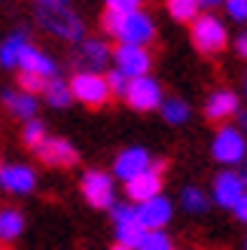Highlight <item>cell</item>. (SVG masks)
Returning <instances> with one entry per match:
<instances>
[{
	"mask_svg": "<svg viewBox=\"0 0 247 250\" xmlns=\"http://www.w3.org/2000/svg\"><path fill=\"white\" fill-rule=\"evenodd\" d=\"M244 92H247V80H244Z\"/></svg>",
	"mask_w": 247,
	"mask_h": 250,
	"instance_id": "39",
	"label": "cell"
},
{
	"mask_svg": "<svg viewBox=\"0 0 247 250\" xmlns=\"http://www.w3.org/2000/svg\"><path fill=\"white\" fill-rule=\"evenodd\" d=\"M159 110H162V116H165L168 125H186L189 116H192V110H189V104L183 101V98H165Z\"/></svg>",
	"mask_w": 247,
	"mask_h": 250,
	"instance_id": "21",
	"label": "cell"
},
{
	"mask_svg": "<svg viewBox=\"0 0 247 250\" xmlns=\"http://www.w3.org/2000/svg\"><path fill=\"white\" fill-rule=\"evenodd\" d=\"M110 214H113V223L119 226V223H125V220H131V217H138V210H134L131 202H116L113 208H110Z\"/></svg>",
	"mask_w": 247,
	"mask_h": 250,
	"instance_id": "30",
	"label": "cell"
},
{
	"mask_svg": "<svg viewBox=\"0 0 247 250\" xmlns=\"http://www.w3.org/2000/svg\"><path fill=\"white\" fill-rule=\"evenodd\" d=\"M34 153L46 168H73L80 162V149L73 146L67 137H49L46 134L43 141L34 146Z\"/></svg>",
	"mask_w": 247,
	"mask_h": 250,
	"instance_id": "8",
	"label": "cell"
},
{
	"mask_svg": "<svg viewBox=\"0 0 247 250\" xmlns=\"http://www.w3.org/2000/svg\"><path fill=\"white\" fill-rule=\"evenodd\" d=\"M70 98L73 101H80V104H85V107H104L110 98V89H107V83H104V73H85V70H80L77 77H73L70 83Z\"/></svg>",
	"mask_w": 247,
	"mask_h": 250,
	"instance_id": "5",
	"label": "cell"
},
{
	"mask_svg": "<svg viewBox=\"0 0 247 250\" xmlns=\"http://www.w3.org/2000/svg\"><path fill=\"white\" fill-rule=\"evenodd\" d=\"M165 168H168L165 159H153L150 171H144L141 177H134V180L125 183V192L131 198V205H144V202H150V198L162 195V171Z\"/></svg>",
	"mask_w": 247,
	"mask_h": 250,
	"instance_id": "9",
	"label": "cell"
},
{
	"mask_svg": "<svg viewBox=\"0 0 247 250\" xmlns=\"http://www.w3.org/2000/svg\"><path fill=\"white\" fill-rule=\"evenodd\" d=\"M238 110H241V101H238V95L229 92V89H217L205 101V116L211 122H223L226 125V119H232Z\"/></svg>",
	"mask_w": 247,
	"mask_h": 250,
	"instance_id": "17",
	"label": "cell"
},
{
	"mask_svg": "<svg viewBox=\"0 0 247 250\" xmlns=\"http://www.w3.org/2000/svg\"><path fill=\"white\" fill-rule=\"evenodd\" d=\"M110 250H131V247H122V244H113V247H110Z\"/></svg>",
	"mask_w": 247,
	"mask_h": 250,
	"instance_id": "38",
	"label": "cell"
},
{
	"mask_svg": "<svg viewBox=\"0 0 247 250\" xmlns=\"http://www.w3.org/2000/svg\"><path fill=\"white\" fill-rule=\"evenodd\" d=\"M113 70H119L125 80H138V77H146L150 73V64H153V58H150V52L146 49H141V46H116L113 49Z\"/></svg>",
	"mask_w": 247,
	"mask_h": 250,
	"instance_id": "10",
	"label": "cell"
},
{
	"mask_svg": "<svg viewBox=\"0 0 247 250\" xmlns=\"http://www.w3.org/2000/svg\"><path fill=\"white\" fill-rule=\"evenodd\" d=\"M101 24H104V31L110 37L119 40V46H141V49H146V43L156 37L153 19L146 16V12H141V9L138 12H125V16H116V12L104 9Z\"/></svg>",
	"mask_w": 247,
	"mask_h": 250,
	"instance_id": "1",
	"label": "cell"
},
{
	"mask_svg": "<svg viewBox=\"0 0 247 250\" xmlns=\"http://www.w3.org/2000/svg\"><path fill=\"white\" fill-rule=\"evenodd\" d=\"M153 165V153L146 146H128V149H122V153L116 156L113 162V174L122 180V183H128L134 177H141L144 171H150Z\"/></svg>",
	"mask_w": 247,
	"mask_h": 250,
	"instance_id": "12",
	"label": "cell"
},
{
	"mask_svg": "<svg viewBox=\"0 0 247 250\" xmlns=\"http://www.w3.org/2000/svg\"><path fill=\"white\" fill-rule=\"evenodd\" d=\"M232 210H235V217H238L241 223H247V192H244V198H241V202L232 208Z\"/></svg>",
	"mask_w": 247,
	"mask_h": 250,
	"instance_id": "33",
	"label": "cell"
},
{
	"mask_svg": "<svg viewBox=\"0 0 247 250\" xmlns=\"http://www.w3.org/2000/svg\"><path fill=\"white\" fill-rule=\"evenodd\" d=\"M168 3V16L174 21H195L199 19V3L195 0H165Z\"/></svg>",
	"mask_w": 247,
	"mask_h": 250,
	"instance_id": "25",
	"label": "cell"
},
{
	"mask_svg": "<svg viewBox=\"0 0 247 250\" xmlns=\"http://www.w3.org/2000/svg\"><path fill=\"white\" fill-rule=\"evenodd\" d=\"M144 232H146V229L138 223V217H131V220H125V223H119V226H116V244L134 250V244L144 238Z\"/></svg>",
	"mask_w": 247,
	"mask_h": 250,
	"instance_id": "23",
	"label": "cell"
},
{
	"mask_svg": "<svg viewBox=\"0 0 247 250\" xmlns=\"http://www.w3.org/2000/svg\"><path fill=\"white\" fill-rule=\"evenodd\" d=\"M21 73H31V77H40V80H55L58 77V64H55V58L52 55H46L40 46H34L28 43L21 49V55H19V64H16Z\"/></svg>",
	"mask_w": 247,
	"mask_h": 250,
	"instance_id": "15",
	"label": "cell"
},
{
	"mask_svg": "<svg viewBox=\"0 0 247 250\" xmlns=\"http://www.w3.org/2000/svg\"><path fill=\"white\" fill-rule=\"evenodd\" d=\"M195 3H199V6H207V9H211V6H220V3H223V0H195Z\"/></svg>",
	"mask_w": 247,
	"mask_h": 250,
	"instance_id": "36",
	"label": "cell"
},
{
	"mask_svg": "<svg viewBox=\"0 0 247 250\" xmlns=\"http://www.w3.org/2000/svg\"><path fill=\"white\" fill-rule=\"evenodd\" d=\"M134 210H138V223L146 232H165V226L171 223V217H174V205L162 195H156L144 205H134Z\"/></svg>",
	"mask_w": 247,
	"mask_h": 250,
	"instance_id": "13",
	"label": "cell"
},
{
	"mask_svg": "<svg viewBox=\"0 0 247 250\" xmlns=\"http://www.w3.org/2000/svg\"><path fill=\"white\" fill-rule=\"evenodd\" d=\"M104 83H107L110 95H125V85H128V80L122 77L119 70H110V73H104Z\"/></svg>",
	"mask_w": 247,
	"mask_h": 250,
	"instance_id": "31",
	"label": "cell"
},
{
	"mask_svg": "<svg viewBox=\"0 0 247 250\" xmlns=\"http://www.w3.org/2000/svg\"><path fill=\"white\" fill-rule=\"evenodd\" d=\"M46 83L49 80H40V77H31V73H19V92H24V95H43V89H46Z\"/></svg>",
	"mask_w": 247,
	"mask_h": 250,
	"instance_id": "28",
	"label": "cell"
},
{
	"mask_svg": "<svg viewBox=\"0 0 247 250\" xmlns=\"http://www.w3.org/2000/svg\"><path fill=\"white\" fill-rule=\"evenodd\" d=\"M134 250H174L168 232H144V238L134 244Z\"/></svg>",
	"mask_w": 247,
	"mask_h": 250,
	"instance_id": "26",
	"label": "cell"
},
{
	"mask_svg": "<svg viewBox=\"0 0 247 250\" xmlns=\"http://www.w3.org/2000/svg\"><path fill=\"white\" fill-rule=\"evenodd\" d=\"M107 12H116V16H125V12H138L144 0H104Z\"/></svg>",
	"mask_w": 247,
	"mask_h": 250,
	"instance_id": "29",
	"label": "cell"
},
{
	"mask_svg": "<svg viewBox=\"0 0 247 250\" xmlns=\"http://www.w3.org/2000/svg\"><path fill=\"white\" fill-rule=\"evenodd\" d=\"M3 107L9 110L16 119H21V122H28V119H37V107H40V101H37L34 95H24V92H19V89H12V92H3Z\"/></svg>",
	"mask_w": 247,
	"mask_h": 250,
	"instance_id": "18",
	"label": "cell"
},
{
	"mask_svg": "<svg viewBox=\"0 0 247 250\" xmlns=\"http://www.w3.org/2000/svg\"><path fill=\"white\" fill-rule=\"evenodd\" d=\"M24 232V214L19 208H3L0 210V241L9 244Z\"/></svg>",
	"mask_w": 247,
	"mask_h": 250,
	"instance_id": "20",
	"label": "cell"
},
{
	"mask_svg": "<svg viewBox=\"0 0 247 250\" xmlns=\"http://www.w3.org/2000/svg\"><path fill=\"white\" fill-rule=\"evenodd\" d=\"M232 21H247V0H223Z\"/></svg>",
	"mask_w": 247,
	"mask_h": 250,
	"instance_id": "32",
	"label": "cell"
},
{
	"mask_svg": "<svg viewBox=\"0 0 247 250\" xmlns=\"http://www.w3.org/2000/svg\"><path fill=\"white\" fill-rule=\"evenodd\" d=\"M80 189H82V198L89 202L92 208L98 210H110L116 205V183H113V174H104V171H85L82 180H80Z\"/></svg>",
	"mask_w": 247,
	"mask_h": 250,
	"instance_id": "4",
	"label": "cell"
},
{
	"mask_svg": "<svg viewBox=\"0 0 247 250\" xmlns=\"http://www.w3.org/2000/svg\"><path fill=\"white\" fill-rule=\"evenodd\" d=\"M43 98H46V101L52 104V107H58V110H64V107L73 101V98H70V85H67L64 80H58V77L46 83V89H43Z\"/></svg>",
	"mask_w": 247,
	"mask_h": 250,
	"instance_id": "22",
	"label": "cell"
},
{
	"mask_svg": "<svg viewBox=\"0 0 247 250\" xmlns=\"http://www.w3.org/2000/svg\"><path fill=\"white\" fill-rule=\"evenodd\" d=\"M43 137H46V122H40V119H28V122H24V128H21V141L28 144L31 149L40 144Z\"/></svg>",
	"mask_w": 247,
	"mask_h": 250,
	"instance_id": "27",
	"label": "cell"
},
{
	"mask_svg": "<svg viewBox=\"0 0 247 250\" xmlns=\"http://www.w3.org/2000/svg\"><path fill=\"white\" fill-rule=\"evenodd\" d=\"M235 46H238V55H244V58H247V34H241V37H238V43H235Z\"/></svg>",
	"mask_w": 247,
	"mask_h": 250,
	"instance_id": "35",
	"label": "cell"
},
{
	"mask_svg": "<svg viewBox=\"0 0 247 250\" xmlns=\"http://www.w3.org/2000/svg\"><path fill=\"white\" fill-rule=\"evenodd\" d=\"M244 250H247V241H244Z\"/></svg>",
	"mask_w": 247,
	"mask_h": 250,
	"instance_id": "40",
	"label": "cell"
},
{
	"mask_svg": "<svg viewBox=\"0 0 247 250\" xmlns=\"http://www.w3.org/2000/svg\"><path fill=\"white\" fill-rule=\"evenodd\" d=\"M247 192V180L241 177L238 171H223V174H217V180H214V202L220 208H235L241 198Z\"/></svg>",
	"mask_w": 247,
	"mask_h": 250,
	"instance_id": "16",
	"label": "cell"
},
{
	"mask_svg": "<svg viewBox=\"0 0 247 250\" xmlns=\"http://www.w3.org/2000/svg\"><path fill=\"white\" fill-rule=\"evenodd\" d=\"M0 189L12 195H28L37 189V171L31 165L12 162V165H0Z\"/></svg>",
	"mask_w": 247,
	"mask_h": 250,
	"instance_id": "14",
	"label": "cell"
},
{
	"mask_svg": "<svg viewBox=\"0 0 247 250\" xmlns=\"http://www.w3.org/2000/svg\"><path fill=\"white\" fill-rule=\"evenodd\" d=\"M180 205H183V210H189V214H205L211 202H207L202 186H186V189L180 192Z\"/></svg>",
	"mask_w": 247,
	"mask_h": 250,
	"instance_id": "24",
	"label": "cell"
},
{
	"mask_svg": "<svg viewBox=\"0 0 247 250\" xmlns=\"http://www.w3.org/2000/svg\"><path fill=\"white\" fill-rule=\"evenodd\" d=\"M24 46H28V31H24V28L12 31L6 40L0 43V64H3V67H16Z\"/></svg>",
	"mask_w": 247,
	"mask_h": 250,
	"instance_id": "19",
	"label": "cell"
},
{
	"mask_svg": "<svg viewBox=\"0 0 247 250\" xmlns=\"http://www.w3.org/2000/svg\"><path fill=\"white\" fill-rule=\"evenodd\" d=\"M211 153L220 165H238V162H244V153H247V137L235 125H220L214 134Z\"/></svg>",
	"mask_w": 247,
	"mask_h": 250,
	"instance_id": "7",
	"label": "cell"
},
{
	"mask_svg": "<svg viewBox=\"0 0 247 250\" xmlns=\"http://www.w3.org/2000/svg\"><path fill=\"white\" fill-rule=\"evenodd\" d=\"M238 131H241V134L247 131V110H244V113H241V128H238Z\"/></svg>",
	"mask_w": 247,
	"mask_h": 250,
	"instance_id": "37",
	"label": "cell"
},
{
	"mask_svg": "<svg viewBox=\"0 0 247 250\" xmlns=\"http://www.w3.org/2000/svg\"><path fill=\"white\" fill-rule=\"evenodd\" d=\"M125 104L138 113H153V110L162 107L165 95H162V85H159L153 77H138V80H128L125 85Z\"/></svg>",
	"mask_w": 247,
	"mask_h": 250,
	"instance_id": "6",
	"label": "cell"
},
{
	"mask_svg": "<svg viewBox=\"0 0 247 250\" xmlns=\"http://www.w3.org/2000/svg\"><path fill=\"white\" fill-rule=\"evenodd\" d=\"M34 6H70V0H34Z\"/></svg>",
	"mask_w": 247,
	"mask_h": 250,
	"instance_id": "34",
	"label": "cell"
},
{
	"mask_svg": "<svg viewBox=\"0 0 247 250\" xmlns=\"http://www.w3.org/2000/svg\"><path fill=\"white\" fill-rule=\"evenodd\" d=\"M244 159H247V153H244Z\"/></svg>",
	"mask_w": 247,
	"mask_h": 250,
	"instance_id": "41",
	"label": "cell"
},
{
	"mask_svg": "<svg viewBox=\"0 0 247 250\" xmlns=\"http://www.w3.org/2000/svg\"><path fill=\"white\" fill-rule=\"evenodd\" d=\"M189 37H192V46L199 49L202 55H217V52H223L226 43H229V31L223 28V21L217 16H211V12H205V16H199L192 21Z\"/></svg>",
	"mask_w": 247,
	"mask_h": 250,
	"instance_id": "3",
	"label": "cell"
},
{
	"mask_svg": "<svg viewBox=\"0 0 247 250\" xmlns=\"http://www.w3.org/2000/svg\"><path fill=\"white\" fill-rule=\"evenodd\" d=\"M110 55H113V49H110L104 40H98V37H82V40L77 43L73 61H77L85 73H101L107 67Z\"/></svg>",
	"mask_w": 247,
	"mask_h": 250,
	"instance_id": "11",
	"label": "cell"
},
{
	"mask_svg": "<svg viewBox=\"0 0 247 250\" xmlns=\"http://www.w3.org/2000/svg\"><path fill=\"white\" fill-rule=\"evenodd\" d=\"M34 16L40 28H46L52 37H58L64 43H80L85 37L82 19L77 16L73 6H34Z\"/></svg>",
	"mask_w": 247,
	"mask_h": 250,
	"instance_id": "2",
	"label": "cell"
}]
</instances>
